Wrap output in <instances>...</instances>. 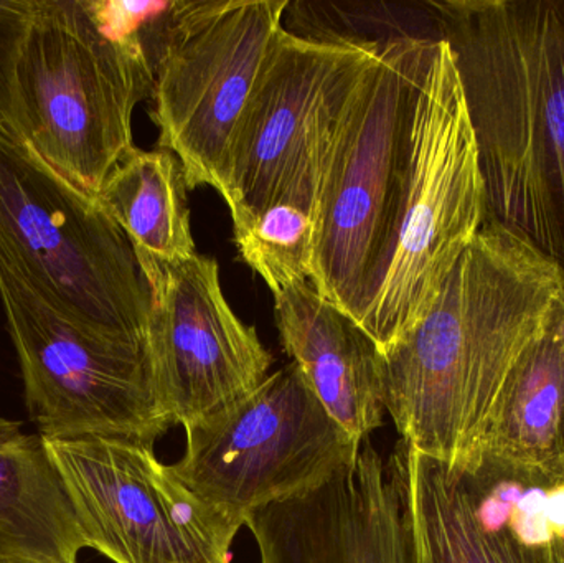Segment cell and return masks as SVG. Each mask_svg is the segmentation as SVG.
Here are the masks:
<instances>
[{
    "mask_svg": "<svg viewBox=\"0 0 564 563\" xmlns=\"http://www.w3.org/2000/svg\"><path fill=\"white\" fill-rule=\"evenodd\" d=\"M553 331H555L556 339L560 344V353H562V364L564 373V286L553 304L552 311Z\"/></svg>",
    "mask_w": 564,
    "mask_h": 563,
    "instance_id": "22",
    "label": "cell"
},
{
    "mask_svg": "<svg viewBox=\"0 0 564 563\" xmlns=\"http://www.w3.org/2000/svg\"><path fill=\"white\" fill-rule=\"evenodd\" d=\"M460 473L477 526L499 563H564V472L477 456Z\"/></svg>",
    "mask_w": 564,
    "mask_h": 563,
    "instance_id": "16",
    "label": "cell"
},
{
    "mask_svg": "<svg viewBox=\"0 0 564 563\" xmlns=\"http://www.w3.org/2000/svg\"><path fill=\"white\" fill-rule=\"evenodd\" d=\"M0 301L26 412L42 439L101 436L155 446L174 426L155 400L144 349L73 323L2 255Z\"/></svg>",
    "mask_w": 564,
    "mask_h": 563,
    "instance_id": "9",
    "label": "cell"
},
{
    "mask_svg": "<svg viewBox=\"0 0 564 563\" xmlns=\"http://www.w3.org/2000/svg\"><path fill=\"white\" fill-rule=\"evenodd\" d=\"M0 255L63 316L144 349L151 290L98 195L0 131Z\"/></svg>",
    "mask_w": 564,
    "mask_h": 563,
    "instance_id": "5",
    "label": "cell"
},
{
    "mask_svg": "<svg viewBox=\"0 0 564 563\" xmlns=\"http://www.w3.org/2000/svg\"><path fill=\"white\" fill-rule=\"evenodd\" d=\"M377 46L325 42L282 29L228 155L221 197L234 230L276 204L294 205L312 217L328 132Z\"/></svg>",
    "mask_w": 564,
    "mask_h": 563,
    "instance_id": "10",
    "label": "cell"
},
{
    "mask_svg": "<svg viewBox=\"0 0 564 563\" xmlns=\"http://www.w3.org/2000/svg\"><path fill=\"white\" fill-rule=\"evenodd\" d=\"M364 442L341 429L294 362L240 402L185 429L172 472L198 498L248 516L311 495L357 458Z\"/></svg>",
    "mask_w": 564,
    "mask_h": 563,
    "instance_id": "8",
    "label": "cell"
},
{
    "mask_svg": "<svg viewBox=\"0 0 564 563\" xmlns=\"http://www.w3.org/2000/svg\"><path fill=\"white\" fill-rule=\"evenodd\" d=\"M86 549L112 563H231L243 522L128 440H45Z\"/></svg>",
    "mask_w": 564,
    "mask_h": 563,
    "instance_id": "11",
    "label": "cell"
},
{
    "mask_svg": "<svg viewBox=\"0 0 564 563\" xmlns=\"http://www.w3.org/2000/svg\"><path fill=\"white\" fill-rule=\"evenodd\" d=\"M154 88L148 56L102 35L86 0H35L17 69V141L98 195L134 148L132 115Z\"/></svg>",
    "mask_w": 564,
    "mask_h": 563,
    "instance_id": "6",
    "label": "cell"
},
{
    "mask_svg": "<svg viewBox=\"0 0 564 563\" xmlns=\"http://www.w3.org/2000/svg\"><path fill=\"white\" fill-rule=\"evenodd\" d=\"M0 549L23 563H79L86 549L42 436L3 416Z\"/></svg>",
    "mask_w": 564,
    "mask_h": 563,
    "instance_id": "15",
    "label": "cell"
},
{
    "mask_svg": "<svg viewBox=\"0 0 564 563\" xmlns=\"http://www.w3.org/2000/svg\"><path fill=\"white\" fill-rule=\"evenodd\" d=\"M480 455L543 473L564 472V373L552 316L507 380L470 463Z\"/></svg>",
    "mask_w": 564,
    "mask_h": 563,
    "instance_id": "17",
    "label": "cell"
},
{
    "mask_svg": "<svg viewBox=\"0 0 564 563\" xmlns=\"http://www.w3.org/2000/svg\"><path fill=\"white\" fill-rule=\"evenodd\" d=\"M0 563H23L15 561V559L10 557V555H7L6 552L0 549Z\"/></svg>",
    "mask_w": 564,
    "mask_h": 563,
    "instance_id": "23",
    "label": "cell"
},
{
    "mask_svg": "<svg viewBox=\"0 0 564 563\" xmlns=\"http://www.w3.org/2000/svg\"><path fill=\"white\" fill-rule=\"evenodd\" d=\"M274 296L282 349L332 419L358 442L384 425V356L357 320L308 283Z\"/></svg>",
    "mask_w": 564,
    "mask_h": 563,
    "instance_id": "14",
    "label": "cell"
},
{
    "mask_svg": "<svg viewBox=\"0 0 564 563\" xmlns=\"http://www.w3.org/2000/svg\"><path fill=\"white\" fill-rule=\"evenodd\" d=\"M487 221L479 148L453 50L436 40L417 88L387 270L358 323L390 353L440 296Z\"/></svg>",
    "mask_w": 564,
    "mask_h": 563,
    "instance_id": "4",
    "label": "cell"
},
{
    "mask_svg": "<svg viewBox=\"0 0 564 563\" xmlns=\"http://www.w3.org/2000/svg\"><path fill=\"white\" fill-rule=\"evenodd\" d=\"M138 260L151 290L145 362L172 425L188 429L254 392L273 356L228 304L217 261L200 253Z\"/></svg>",
    "mask_w": 564,
    "mask_h": 563,
    "instance_id": "12",
    "label": "cell"
},
{
    "mask_svg": "<svg viewBox=\"0 0 564 563\" xmlns=\"http://www.w3.org/2000/svg\"><path fill=\"white\" fill-rule=\"evenodd\" d=\"M436 40L378 43L335 116L318 164L311 284L357 321L390 260L414 102Z\"/></svg>",
    "mask_w": 564,
    "mask_h": 563,
    "instance_id": "3",
    "label": "cell"
},
{
    "mask_svg": "<svg viewBox=\"0 0 564 563\" xmlns=\"http://www.w3.org/2000/svg\"><path fill=\"white\" fill-rule=\"evenodd\" d=\"M99 202L135 255L181 261L197 255L181 162L165 149L132 148L102 184Z\"/></svg>",
    "mask_w": 564,
    "mask_h": 563,
    "instance_id": "19",
    "label": "cell"
},
{
    "mask_svg": "<svg viewBox=\"0 0 564 563\" xmlns=\"http://www.w3.org/2000/svg\"><path fill=\"white\" fill-rule=\"evenodd\" d=\"M289 0H177L154 62L151 118L159 149L187 187L224 192L238 122L284 29Z\"/></svg>",
    "mask_w": 564,
    "mask_h": 563,
    "instance_id": "7",
    "label": "cell"
},
{
    "mask_svg": "<svg viewBox=\"0 0 564 563\" xmlns=\"http://www.w3.org/2000/svg\"><path fill=\"white\" fill-rule=\"evenodd\" d=\"M234 234L245 263L271 293L311 281L314 221L307 212L289 204L271 205Z\"/></svg>",
    "mask_w": 564,
    "mask_h": 563,
    "instance_id": "20",
    "label": "cell"
},
{
    "mask_svg": "<svg viewBox=\"0 0 564 563\" xmlns=\"http://www.w3.org/2000/svg\"><path fill=\"white\" fill-rule=\"evenodd\" d=\"M35 0H0V131L17 139V69Z\"/></svg>",
    "mask_w": 564,
    "mask_h": 563,
    "instance_id": "21",
    "label": "cell"
},
{
    "mask_svg": "<svg viewBox=\"0 0 564 563\" xmlns=\"http://www.w3.org/2000/svg\"><path fill=\"white\" fill-rule=\"evenodd\" d=\"M387 468L400 498L411 563H499L477 526L457 469L401 440Z\"/></svg>",
    "mask_w": 564,
    "mask_h": 563,
    "instance_id": "18",
    "label": "cell"
},
{
    "mask_svg": "<svg viewBox=\"0 0 564 563\" xmlns=\"http://www.w3.org/2000/svg\"><path fill=\"white\" fill-rule=\"evenodd\" d=\"M563 286L553 261L486 221L430 313L384 354V410L401 442L463 472Z\"/></svg>",
    "mask_w": 564,
    "mask_h": 563,
    "instance_id": "1",
    "label": "cell"
},
{
    "mask_svg": "<svg viewBox=\"0 0 564 563\" xmlns=\"http://www.w3.org/2000/svg\"><path fill=\"white\" fill-rule=\"evenodd\" d=\"M245 526L261 563H411L400 498L370 439L317 491L268 506Z\"/></svg>",
    "mask_w": 564,
    "mask_h": 563,
    "instance_id": "13",
    "label": "cell"
},
{
    "mask_svg": "<svg viewBox=\"0 0 564 563\" xmlns=\"http://www.w3.org/2000/svg\"><path fill=\"white\" fill-rule=\"evenodd\" d=\"M479 148L487 221L564 273V0H430Z\"/></svg>",
    "mask_w": 564,
    "mask_h": 563,
    "instance_id": "2",
    "label": "cell"
}]
</instances>
